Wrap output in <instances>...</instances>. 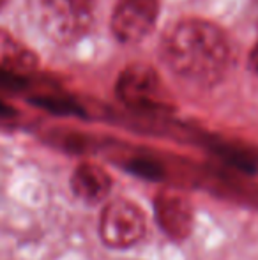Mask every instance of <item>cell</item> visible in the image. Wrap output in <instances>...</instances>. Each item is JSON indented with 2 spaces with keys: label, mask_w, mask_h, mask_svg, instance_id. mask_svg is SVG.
<instances>
[{
  "label": "cell",
  "mask_w": 258,
  "mask_h": 260,
  "mask_svg": "<svg viewBox=\"0 0 258 260\" xmlns=\"http://www.w3.org/2000/svg\"><path fill=\"white\" fill-rule=\"evenodd\" d=\"M249 64H251L253 71L258 75V41H256L255 48H253V52H251V57H249Z\"/></svg>",
  "instance_id": "cell-10"
},
{
  "label": "cell",
  "mask_w": 258,
  "mask_h": 260,
  "mask_svg": "<svg viewBox=\"0 0 258 260\" xmlns=\"http://www.w3.org/2000/svg\"><path fill=\"white\" fill-rule=\"evenodd\" d=\"M159 0H117L112 13V34L122 45L143 41L156 27Z\"/></svg>",
  "instance_id": "cell-5"
},
{
  "label": "cell",
  "mask_w": 258,
  "mask_h": 260,
  "mask_svg": "<svg viewBox=\"0 0 258 260\" xmlns=\"http://www.w3.org/2000/svg\"><path fill=\"white\" fill-rule=\"evenodd\" d=\"M163 60L184 82L212 87L225 78L232 62L227 34L212 21L186 18L173 25L161 45Z\"/></svg>",
  "instance_id": "cell-1"
},
{
  "label": "cell",
  "mask_w": 258,
  "mask_h": 260,
  "mask_svg": "<svg viewBox=\"0 0 258 260\" xmlns=\"http://www.w3.org/2000/svg\"><path fill=\"white\" fill-rule=\"evenodd\" d=\"M158 226L175 243L188 239L193 230V206L184 193L175 189H159L154 199Z\"/></svg>",
  "instance_id": "cell-6"
},
{
  "label": "cell",
  "mask_w": 258,
  "mask_h": 260,
  "mask_svg": "<svg viewBox=\"0 0 258 260\" xmlns=\"http://www.w3.org/2000/svg\"><path fill=\"white\" fill-rule=\"evenodd\" d=\"M38 27L52 41L69 45L90 30L96 0H28Z\"/></svg>",
  "instance_id": "cell-2"
},
{
  "label": "cell",
  "mask_w": 258,
  "mask_h": 260,
  "mask_svg": "<svg viewBox=\"0 0 258 260\" xmlns=\"http://www.w3.org/2000/svg\"><path fill=\"white\" fill-rule=\"evenodd\" d=\"M147 234V214L134 200L117 197L101 207L97 236L110 250H129L143 241Z\"/></svg>",
  "instance_id": "cell-3"
},
{
  "label": "cell",
  "mask_w": 258,
  "mask_h": 260,
  "mask_svg": "<svg viewBox=\"0 0 258 260\" xmlns=\"http://www.w3.org/2000/svg\"><path fill=\"white\" fill-rule=\"evenodd\" d=\"M128 170L133 175L140 179H147V181H158L165 175V170L159 163L147 157H136V159L129 161L128 163Z\"/></svg>",
  "instance_id": "cell-9"
},
{
  "label": "cell",
  "mask_w": 258,
  "mask_h": 260,
  "mask_svg": "<svg viewBox=\"0 0 258 260\" xmlns=\"http://www.w3.org/2000/svg\"><path fill=\"white\" fill-rule=\"evenodd\" d=\"M72 195L85 204H99L106 200L114 188V179L101 165L92 161H82L76 165L69 179Z\"/></svg>",
  "instance_id": "cell-7"
},
{
  "label": "cell",
  "mask_w": 258,
  "mask_h": 260,
  "mask_svg": "<svg viewBox=\"0 0 258 260\" xmlns=\"http://www.w3.org/2000/svg\"><path fill=\"white\" fill-rule=\"evenodd\" d=\"M38 68V57L14 36L0 28V73L23 76Z\"/></svg>",
  "instance_id": "cell-8"
},
{
  "label": "cell",
  "mask_w": 258,
  "mask_h": 260,
  "mask_svg": "<svg viewBox=\"0 0 258 260\" xmlns=\"http://www.w3.org/2000/svg\"><path fill=\"white\" fill-rule=\"evenodd\" d=\"M9 113H11V110L7 108V106L0 105V115H9Z\"/></svg>",
  "instance_id": "cell-11"
},
{
  "label": "cell",
  "mask_w": 258,
  "mask_h": 260,
  "mask_svg": "<svg viewBox=\"0 0 258 260\" xmlns=\"http://www.w3.org/2000/svg\"><path fill=\"white\" fill-rule=\"evenodd\" d=\"M117 96L126 106L134 110L166 108L165 87L159 75L145 64L129 66L117 82Z\"/></svg>",
  "instance_id": "cell-4"
},
{
  "label": "cell",
  "mask_w": 258,
  "mask_h": 260,
  "mask_svg": "<svg viewBox=\"0 0 258 260\" xmlns=\"http://www.w3.org/2000/svg\"><path fill=\"white\" fill-rule=\"evenodd\" d=\"M0 6H2V0H0Z\"/></svg>",
  "instance_id": "cell-12"
}]
</instances>
